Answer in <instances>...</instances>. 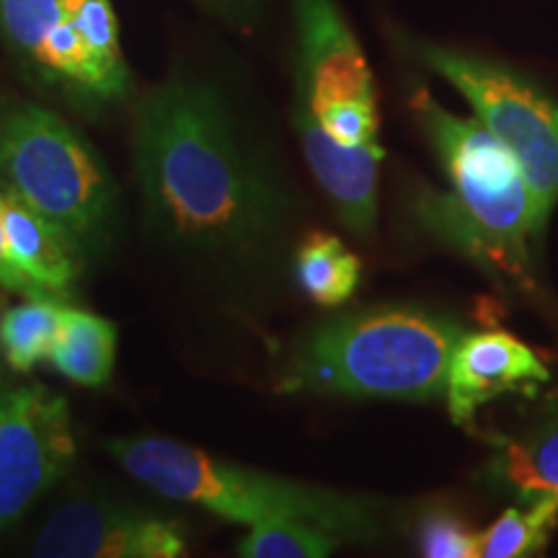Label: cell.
<instances>
[{"label": "cell", "mask_w": 558, "mask_h": 558, "mask_svg": "<svg viewBox=\"0 0 558 558\" xmlns=\"http://www.w3.org/2000/svg\"><path fill=\"white\" fill-rule=\"evenodd\" d=\"M414 111L450 184L448 192L424 194L418 218L509 288L533 290L530 241L548 213L518 158L478 117L450 114L427 90L414 96Z\"/></svg>", "instance_id": "7a4b0ae2"}, {"label": "cell", "mask_w": 558, "mask_h": 558, "mask_svg": "<svg viewBox=\"0 0 558 558\" xmlns=\"http://www.w3.org/2000/svg\"><path fill=\"white\" fill-rule=\"evenodd\" d=\"M194 3L235 26L251 24L259 11V0H194Z\"/></svg>", "instance_id": "7402d4cb"}, {"label": "cell", "mask_w": 558, "mask_h": 558, "mask_svg": "<svg viewBox=\"0 0 558 558\" xmlns=\"http://www.w3.org/2000/svg\"><path fill=\"white\" fill-rule=\"evenodd\" d=\"M548 383V367L525 341L507 331L463 333L452 352L445 399L460 427L476 422L481 407L505 393H535Z\"/></svg>", "instance_id": "8fae6325"}, {"label": "cell", "mask_w": 558, "mask_h": 558, "mask_svg": "<svg viewBox=\"0 0 558 558\" xmlns=\"http://www.w3.org/2000/svg\"><path fill=\"white\" fill-rule=\"evenodd\" d=\"M416 54L450 81L488 130L518 158L541 205H558V104L499 62L437 45H418Z\"/></svg>", "instance_id": "52a82bcc"}, {"label": "cell", "mask_w": 558, "mask_h": 558, "mask_svg": "<svg viewBox=\"0 0 558 558\" xmlns=\"http://www.w3.org/2000/svg\"><path fill=\"white\" fill-rule=\"evenodd\" d=\"M295 275L318 305H341L357 290L362 264L331 233H311L298 246Z\"/></svg>", "instance_id": "9a60e30c"}, {"label": "cell", "mask_w": 558, "mask_h": 558, "mask_svg": "<svg viewBox=\"0 0 558 558\" xmlns=\"http://www.w3.org/2000/svg\"><path fill=\"white\" fill-rule=\"evenodd\" d=\"M416 535L418 550L429 558H473L481 548V533H473L456 512L445 507L424 512Z\"/></svg>", "instance_id": "d6986e66"}, {"label": "cell", "mask_w": 558, "mask_h": 558, "mask_svg": "<svg viewBox=\"0 0 558 558\" xmlns=\"http://www.w3.org/2000/svg\"><path fill=\"white\" fill-rule=\"evenodd\" d=\"M117 331L107 318L94 313L65 308L62 329L50 362L65 378L78 386L99 388L114 369Z\"/></svg>", "instance_id": "5bb4252c"}, {"label": "cell", "mask_w": 558, "mask_h": 558, "mask_svg": "<svg viewBox=\"0 0 558 558\" xmlns=\"http://www.w3.org/2000/svg\"><path fill=\"white\" fill-rule=\"evenodd\" d=\"M344 543L347 541L329 527L282 520L248 527V533L235 546V554L243 558H324Z\"/></svg>", "instance_id": "ac0fdd59"}, {"label": "cell", "mask_w": 558, "mask_h": 558, "mask_svg": "<svg viewBox=\"0 0 558 558\" xmlns=\"http://www.w3.org/2000/svg\"><path fill=\"white\" fill-rule=\"evenodd\" d=\"M65 9L94 52L114 65H128L122 54L120 21L111 0H65Z\"/></svg>", "instance_id": "ffe728a7"}, {"label": "cell", "mask_w": 558, "mask_h": 558, "mask_svg": "<svg viewBox=\"0 0 558 558\" xmlns=\"http://www.w3.org/2000/svg\"><path fill=\"white\" fill-rule=\"evenodd\" d=\"M73 458L65 396L39 383L0 380V533L65 476Z\"/></svg>", "instance_id": "9c48e42d"}, {"label": "cell", "mask_w": 558, "mask_h": 558, "mask_svg": "<svg viewBox=\"0 0 558 558\" xmlns=\"http://www.w3.org/2000/svg\"><path fill=\"white\" fill-rule=\"evenodd\" d=\"M0 190L54 222L83 256L114 239L120 186L88 140L41 104L0 101Z\"/></svg>", "instance_id": "5b68a950"}, {"label": "cell", "mask_w": 558, "mask_h": 558, "mask_svg": "<svg viewBox=\"0 0 558 558\" xmlns=\"http://www.w3.org/2000/svg\"><path fill=\"white\" fill-rule=\"evenodd\" d=\"M558 525V497H541L509 507L492 527L481 533L478 556L522 558L535 556L548 546Z\"/></svg>", "instance_id": "e0dca14e"}, {"label": "cell", "mask_w": 558, "mask_h": 558, "mask_svg": "<svg viewBox=\"0 0 558 558\" xmlns=\"http://www.w3.org/2000/svg\"><path fill=\"white\" fill-rule=\"evenodd\" d=\"M65 305L60 300H26L0 316V352L19 373L50 360L58 344Z\"/></svg>", "instance_id": "2e32d148"}, {"label": "cell", "mask_w": 558, "mask_h": 558, "mask_svg": "<svg viewBox=\"0 0 558 558\" xmlns=\"http://www.w3.org/2000/svg\"><path fill=\"white\" fill-rule=\"evenodd\" d=\"M41 558H177L186 554V527L177 518L83 497L62 505L32 546Z\"/></svg>", "instance_id": "30bf717a"}, {"label": "cell", "mask_w": 558, "mask_h": 558, "mask_svg": "<svg viewBox=\"0 0 558 558\" xmlns=\"http://www.w3.org/2000/svg\"><path fill=\"white\" fill-rule=\"evenodd\" d=\"M0 288L16 292L24 300H58L50 290L41 288L37 279L24 275L13 259L9 256V248H5V233H3V207H0Z\"/></svg>", "instance_id": "44dd1931"}, {"label": "cell", "mask_w": 558, "mask_h": 558, "mask_svg": "<svg viewBox=\"0 0 558 558\" xmlns=\"http://www.w3.org/2000/svg\"><path fill=\"white\" fill-rule=\"evenodd\" d=\"M132 169L153 239L199 275L239 284L284 262L288 173L213 83L171 75L140 101Z\"/></svg>", "instance_id": "6da1fadb"}, {"label": "cell", "mask_w": 558, "mask_h": 558, "mask_svg": "<svg viewBox=\"0 0 558 558\" xmlns=\"http://www.w3.org/2000/svg\"><path fill=\"white\" fill-rule=\"evenodd\" d=\"M0 207H3L5 248L13 264L24 275L37 279L58 300L68 298L81 271V248L54 222L41 218L37 209L3 190H0Z\"/></svg>", "instance_id": "7c38bea8"}, {"label": "cell", "mask_w": 558, "mask_h": 558, "mask_svg": "<svg viewBox=\"0 0 558 558\" xmlns=\"http://www.w3.org/2000/svg\"><path fill=\"white\" fill-rule=\"evenodd\" d=\"M295 107L344 148H378V96L357 37L333 0H292Z\"/></svg>", "instance_id": "8992f818"}, {"label": "cell", "mask_w": 558, "mask_h": 558, "mask_svg": "<svg viewBox=\"0 0 558 558\" xmlns=\"http://www.w3.org/2000/svg\"><path fill=\"white\" fill-rule=\"evenodd\" d=\"M0 37L41 86L83 111L130 94V68L104 60L73 24L65 0H0Z\"/></svg>", "instance_id": "ba28073f"}, {"label": "cell", "mask_w": 558, "mask_h": 558, "mask_svg": "<svg viewBox=\"0 0 558 558\" xmlns=\"http://www.w3.org/2000/svg\"><path fill=\"white\" fill-rule=\"evenodd\" d=\"M486 478L488 486L520 501L558 497V399L527 429L499 439Z\"/></svg>", "instance_id": "4fadbf2b"}, {"label": "cell", "mask_w": 558, "mask_h": 558, "mask_svg": "<svg viewBox=\"0 0 558 558\" xmlns=\"http://www.w3.org/2000/svg\"><path fill=\"white\" fill-rule=\"evenodd\" d=\"M463 326L422 305H380L326 320L298 341L282 393L429 401L445 393Z\"/></svg>", "instance_id": "3957f363"}, {"label": "cell", "mask_w": 558, "mask_h": 558, "mask_svg": "<svg viewBox=\"0 0 558 558\" xmlns=\"http://www.w3.org/2000/svg\"><path fill=\"white\" fill-rule=\"evenodd\" d=\"M107 450L132 478L160 497L202 507L222 520L248 527L282 520L313 522L347 543L373 541L380 533L378 509L365 497L226 463L177 439H111Z\"/></svg>", "instance_id": "277c9868"}]
</instances>
